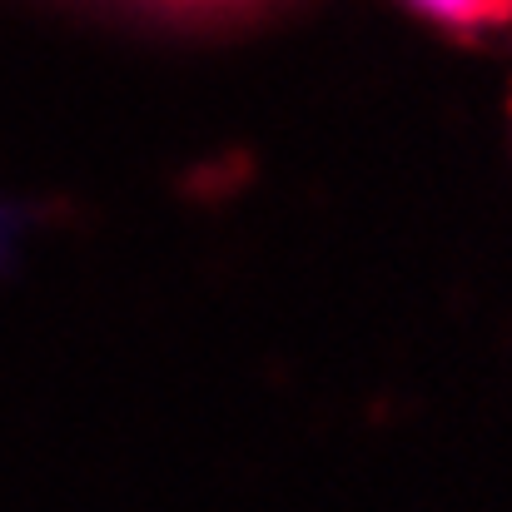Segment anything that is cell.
Here are the masks:
<instances>
[{
  "mask_svg": "<svg viewBox=\"0 0 512 512\" xmlns=\"http://www.w3.org/2000/svg\"><path fill=\"white\" fill-rule=\"evenodd\" d=\"M20 209H10V204H0V269L10 264V254H15V244H20Z\"/></svg>",
  "mask_w": 512,
  "mask_h": 512,
  "instance_id": "2",
  "label": "cell"
},
{
  "mask_svg": "<svg viewBox=\"0 0 512 512\" xmlns=\"http://www.w3.org/2000/svg\"><path fill=\"white\" fill-rule=\"evenodd\" d=\"M413 15H423V20H433V25H453V30H463V25H478L488 10H493V0H403Z\"/></svg>",
  "mask_w": 512,
  "mask_h": 512,
  "instance_id": "1",
  "label": "cell"
}]
</instances>
